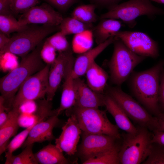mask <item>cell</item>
I'll return each instance as SVG.
<instances>
[{"label":"cell","mask_w":164,"mask_h":164,"mask_svg":"<svg viewBox=\"0 0 164 164\" xmlns=\"http://www.w3.org/2000/svg\"><path fill=\"white\" fill-rule=\"evenodd\" d=\"M73 56L71 50L59 53L49 72L48 87L46 95L47 100L52 101L53 100L64 78L67 64Z\"/></svg>","instance_id":"15"},{"label":"cell","mask_w":164,"mask_h":164,"mask_svg":"<svg viewBox=\"0 0 164 164\" xmlns=\"http://www.w3.org/2000/svg\"><path fill=\"white\" fill-rule=\"evenodd\" d=\"M8 118L0 127V155L6 150L9 141L17 133L19 127L20 109L12 108L9 111Z\"/></svg>","instance_id":"21"},{"label":"cell","mask_w":164,"mask_h":164,"mask_svg":"<svg viewBox=\"0 0 164 164\" xmlns=\"http://www.w3.org/2000/svg\"><path fill=\"white\" fill-rule=\"evenodd\" d=\"M85 74L87 84L89 87L95 92L104 94L108 78L107 73L94 61Z\"/></svg>","instance_id":"22"},{"label":"cell","mask_w":164,"mask_h":164,"mask_svg":"<svg viewBox=\"0 0 164 164\" xmlns=\"http://www.w3.org/2000/svg\"><path fill=\"white\" fill-rule=\"evenodd\" d=\"M97 7L96 5L92 3L80 5L74 9L71 17L84 23L92 24L97 19L95 12Z\"/></svg>","instance_id":"27"},{"label":"cell","mask_w":164,"mask_h":164,"mask_svg":"<svg viewBox=\"0 0 164 164\" xmlns=\"http://www.w3.org/2000/svg\"><path fill=\"white\" fill-rule=\"evenodd\" d=\"M114 36L113 52L108 66L111 82L120 87L128 79L134 68L146 57L135 53L120 38Z\"/></svg>","instance_id":"6"},{"label":"cell","mask_w":164,"mask_h":164,"mask_svg":"<svg viewBox=\"0 0 164 164\" xmlns=\"http://www.w3.org/2000/svg\"><path fill=\"white\" fill-rule=\"evenodd\" d=\"M11 0H0V14H12L10 9V5Z\"/></svg>","instance_id":"40"},{"label":"cell","mask_w":164,"mask_h":164,"mask_svg":"<svg viewBox=\"0 0 164 164\" xmlns=\"http://www.w3.org/2000/svg\"><path fill=\"white\" fill-rule=\"evenodd\" d=\"M120 21L111 18L104 19L92 29L94 37L97 45L104 43L120 31L122 26Z\"/></svg>","instance_id":"24"},{"label":"cell","mask_w":164,"mask_h":164,"mask_svg":"<svg viewBox=\"0 0 164 164\" xmlns=\"http://www.w3.org/2000/svg\"><path fill=\"white\" fill-rule=\"evenodd\" d=\"M114 39V36H111L95 47L79 54L75 59L73 64L72 72L73 78L75 79L85 75L97 56L108 46L113 43Z\"/></svg>","instance_id":"18"},{"label":"cell","mask_w":164,"mask_h":164,"mask_svg":"<svg viewBox=\"0 0 164 164\" xmlns=\"http://www.w3.org/2000/svg\"><path fill=\"white\" fill-rule=\"evenodd\" d=\"M40 164H68L72 163L64 156L63 152L56 145L49 143L34 153Z\"/></svg>","instance_id":"23"},{"label":"cell","mask_w":164,"mask_h":164,"mask_svg":"<svg viewBox=\"0 0 164 164\" xmlns=\"http://www.w3.org/2000/svg\"><path fill=\"white\" fill-rule=\"evenodd\" d=\"M75 59L73 56L70 60L63 78L64 82L59 107L57 109L59 115L64 110L73 107L75 104L76 96L73 70Z\"/></svg>","instance_id":"19"},{"label":"cell","mask_w":164,"mask_h":164,"mask_svg":"<svg viewBox=\"0 0 164 164\" xmlns=\"http://www.w3.org/2000/svg\"><path fill=\"white\" fill-rule=\"evenodd\" d=\"M10 38L0 32V50H2L9 43Z\"/></svg>","instance_id":"42"},{"label":"cell","mask_w":164,"mask_h":164,"mask_svg":"<svg viewBox=\"0 0 164 164\" xmlns=\"http://www.w3.org/2000/svg\"><path fill=\"white\" fill-rule=\"evenodd\" d=\"M33 144L27 145L25 147L19 154L13 155L11 157L5 164H38L33 153Z\"/></svg>","instance_id":"30"},{"label":"cell","mask_w":164,"mask_h":164,"mask_svg":"<svg viewBox=\"0 0 164 164\" xmlns=\"http://www.w3.org/2000/svg\"><path fill=\"white\" fill-rule=\"evenodd\" d=\"M5 111H7L4 104V100L3 97L0 96V127L3 125L6 122L8 118V114H7Z\"/></svg>","instance_id":"39"},{"label":"cell","mask_w":164,"mask_h":164,"mask_svg":"<svg viewBox=\"0 0 164 164\" xmlns=\"http://www.w3.org/2000/svg\"><path fill=\"white\" fill-rule=\"evenodd\" d=\"M58 115L51 116L45 120L37 124L31 129L22 147L24 148L28 145L35 143L51 142L56 138L53 135V128L58 126L61 121Z\"/></svg>","instance_id":"17"},{"label":"cell","mask_w":164,"mask_h":164,"mask_svg":"<svg viewBox=\"0 0 164 164\" xmlns=\"http://www.w3.org/2000/svg\"><path fill=\"white\" fill-rule=\"evenodd\" d=\"M39 3V0H12L10 11L13 15L22 14Z\"/></svg>","instance_id":"32"},{"label":"cell","mask_w":164,"mask_h":164,"mask_svg":"<svg viewBox=\"0 0 164 164\" xmlns=\"http://www.w3.org/2000/svg\"><path fill=\"white\" fill-rule=\"evenodd\" d=\"M104 104L107 111L113 116L119 128L128 133H134L137 132V127L134 125L122 109L106 93Z\"/></svg>","instance_id":"20"},{"label":"cell","mask_w":164,"mask_h":164,"mask_svg":"<svg viewBox=\"0 0 164 164\" xmlns=\"http://www.w3.org/2000/svg\"><path fill=\"white\" fill-rule=\"evenodd\" d=\"M58 30L59 26L28 25L10 38L8 43L0 50V55L9 53L22 58L33 50L47 36Z\"/></svg>","instance_id":"3"},{"label":"cell","mask_w":164,"mask_h":164,"mask_svg":"<svg viewBox=\"0 0 164 164\" xmlns=\"http://www.w3.org/2000/svg\"><path fill=\"white\" fill-rule=\"evenodd\" d=\"M62 15L48 3L34 6L21 14L18 21L22 24H41L58 26L63 19Z\"/></svg>","instance_id":"13"},{"label":"cell","mask_w":164,"mask_h":164,"mask_svg":"<svg viewBox=\"0 0 164 164\" xmlns=\"http://www.w3.org/2000/svg\"><path fill=\"white\" fill-rule=\"evenodd\" d=\"M51 101L45 98L37 100L36 108L35 111L34 120L32 124L16 135L9 143L5 152V157L9 159L13 153L21 147L32 128L38 123L46 118L56 114L55 110H52Z\"/></svg>","instance_id":"12"},{"label":"cell","mask_w":164,"mask_h":164,"mask_svg":"<svg viewBox=\"0 0 164 164\" xmlns=\"http://www.w3.org/2000/svg\"><path fill=\"white\" fill-rule=\"evenodd\" d=\"M153 132L152 143L164 146V131L155 130Z\"/></svg>","instance_id":"38"},{"label":"cell","mask_w":164,"mask_h":164,"mask_svg":"<svg viewBox=\"0 0 164 164\" xmlns=\"http://www.w3.org/2000/svg\"><path fill=\"white\" fill-rule=\"evenodd\" d=\"M93 35L91 30L85 31L75 35L72 43V50L79 54L91 49L93 44Z\"/></svg>","instance_id":"26"},{"label":"cell","mask_w":164,"mask_h":164,"mask_svg":"<svg viewBox=\"0 0 164 164\" xmlns=\"http://www.w3.org/2000/svg\"><path fill=\"white\" fill-rule=\"evenodd\" d=\"M137 128L135 133L122 134L123 140L118 154L120 164L143 163L151 152L153 143L149 130L139 126Z\"/></svg>","instance_id":"4"},{"label":"cell","mask_w":164,"mask_h":164,"mask_svg":"<svg viewBox=\"0 0 164 164\" xmlns=\"http://www.w3.org/2000/svg\"><path fill=\"white\" fill-rule=\"evenodd\" d=\"M92 4L97 6L106 7L108 9L118 4L122 0H90Z\"/></svg>","instance_id":"37"},{"label":"cell","mask_w":164,"mask_h":164,"mask_svg":"<svg viewBox=\"0 0 164 164\" xmlns=\"http://www.w3.org/2000/svg\"><path fill=\"white\" fill-rule=\"evenodd\" d=\"M113 36L120 38L132 51L139 56L156 58L159 56L157 43L147 34L138 31H120Z\"/></svg>","instance_id":"11"},{"label":"cell","mask_w":164,"mask_h":164,"mask_svg":"<svg viewBox=\"0 0 164 164\" xmlns=\"http://www.w3.org/2000/svg\"><path fill=\"white\" fill-rule=\"evenodd\" d=\"M93 27L92 24L84 23L72 17L63 18L59 25L60 31L66 36L92 30Z\"/></svg>","instance_id":"25"},{"label":"cell","mask_w":164,"mask_h":164,"mask_svg":"<svg viewBox=\"0 0 164 164\" xmlns=\"http://www.w3.org/2000/svg\"><path fill=\"white\" fill-rule=\"evenodd\" d=\"M50 65L46 64L43 69L29 77L22 83L15 97L11 109H20L28 102L45 98L48 87Z\"/></svg>","instance_id":"9"},{"label":"cell","mask_w":164,"mask_h":164,"mask_svg":"<svg viewBox=\"0 0 164 164\" xmlns=\"http://www.w3.org/2000/svg\"><path fill=\"white\" fill-rule=\"evenodd\" d=\"M159 104L160 110L164 111V68H163L160 75V83L159 94Z\"/></svg>","instance_id":"36"},{"label":"cell","mask_w":164,"mask_h":164,"mask_svg":"<svg viewBox=\"0 0 164 164\" xmlns=\"http://www.w3.org/2000/svg\"><path fill=\"white\" fill-rule=\"evenodd\" d=\"M66 36L60 31L47 38L46 41L59 53L66 51L71 49Z\"/></svg>","instance_id":"31"},{"label":"cell","mask_w":164,"mask_h":164,"mask_svg":"<svg viewBox=\"0 0 164 164\" xmlns=\"http://www.w3.org/2000/svg\"><path fill=\"white\" fill-rule=\"evenodd\" d=\"M156 117L158 123L156 130L164 131V112H160Z\"/></svg>","instance_id":"41"},{"label":"cell","mask_w":164,"mask_h":164,"mask_svg":"<svg viewBox=\"0 0 164 164\" xmlns=\"http://www.w3.org/2000/svg\"><path fill=\"white\" fill-rule=\"evenodd\" d=\"M28 25L21 23L12 14H0V32L8 37L10 33L21 31Z\"/></svg>","instance_id":"28"},{"label":"cell","mask_w":164,"mask_h":164,"mask_svg":"<svg viewBox=\"0 0 164 164\" xmlns=\"http://www.w3.org/2000/svg\"><path fill=\"white\" fill-rule=\"evenodd\" d=\"M120 146L101 153L83 163V164H120L118 154Z\"/></svg>","instance_id":"29"},{"label":"cell","mask_w":164,"mask_h":164,"mask_svg":"<svg viewBox=\"0 0 164 164\" xmlns=\"http://www.w3.org/2000/svg\"><path fill=\"white\" fill-rule=\"evenodd\" d=\"M74 83L76 96L74 106L95 108L105 106V94L94 91L80 77L75 78Z\"/></svg>","instance_id":"16"},{"label":"cell","mask_w":164,"mask_h":164,"mask_svg":"<svg viewBox=\"0 0 164 164\" xmlns=\"http://www.w3.org/2000/svg\"><path fill=\"white\" fill-rule=\"evenodd\" d=\"M114 136L82 132V140L76 153L83 164L97 155L120 146Z\"/></svg>","instance_id":"10"},{"label":"cell","mask_w":164,"mask_h":164,"mask_svg":"<svg viewBox=\"0 0 164 164\" xmlns=\"http://www.w3.org/2000/svg\"><path fill=\"white\" fill-rule=\"evenodd\" d=\"M105 93L110 96L125 112L129 118L139 126L153 131L157 129L156 116L150 113L131 96L124 92L120 86L107 85Z\"/></svg>","instance_id":"8"},{"label":"cell","mask_w":164,"mask_h":164,"mask_svg":"<svg viewBox=\"0 0 164 164\" xmlns=\"http://www.w3.org/2000/svg\"><path fill=\"white\" fill-rule=\"evenodd\" d=\"M59 11L65 12L78 0H44Z\"/></svg>","instance_id":"35"},{"label":"cell","mask_w":164,"mask_h":164,"mask_svg":"<svg viewBox=\"0 0 164 164\" xmlns=\"http://www.w3.org/2000/svg\"><path fill=\"white\" fill-rule=\"evenodd\" d=\"M66 114L67 115L73 114L75 116L82 132L110 135L119 139L121 138L119 128L110 121L106 111L100 110L99 108L74 106L66 110Z\"/></svg>","instance_id":"5"},{"label":"cell","mask_w":164,"mask_h":164,"mask_svg":"<svg viewBox=\"0 0 164 164\" xmlns=\"http://www.w3.org/2000/svg\"><path fill=\"white\" fill-rule=\"evenodd\" d=\"M151 1H153L157 3L164 4V0H150Z\"/></svg>","instance_id":"43"},{"label":"cell","mask_w":164,"mask_h":164,"mask_svg":"<svg viewBox=\"0 0 164 164\" xmlns=\"http://www.w3.org/2000/svg\"><path fill=\"white\" fill-rule=\"evenodd\" d=\"M142 163L164 164V146L153 143L150 153Z\"/></svg>","instance_id":"33"},{"label":"cell","mask_w":164,"mask_h":164,"mask_svg":"<svg viewBox=\"0 0 164 164\" xmlns=\"http://www.w3.org/2000/svg\"><path fill=\"white\" fill-rule=\"evenodd\" d=\"M67 116L69 118L62 127L59 137L55 139V143L61 151L65 152L69 156H72L77 152L82 131L75 116L73 114Z\"/></svg>","instance_id":"14"},{"label":"cell","mask_w":164,"mask_h":164,"mask_svg":"<svg viewBox=\"0 0 164 164\" xmlns=\"http://www.w3.org/2000/svg\"><path fill=\"white\" fill-rule=\"evenodd\" d=\"M56 51L55 49L45 40L40 52L42 60L46 64H52L56 57Z\"/></svg>","instance_id":"34"},{"label":"cell","mask_w":164,"mask_h":164,"mask_svg":"<svg viewBox=\"0 0 164 164\" xmlns=\"http://www.w3.org/2000/svg\"><path fill=\"white\" fill-rule=\"evenodd\" d=\"M163 14L164 11L154 5L150 0H129L109 9L100 18L120 19L132 28L136 24L135 19L139 16L146 15L152 19L156 15Z\"/></svg>","instance_id":"7"},{"label":"cell","mask_w":164,"mask_h":164,"mask_svg":"<svg viewBox=\"0 0 164 164\" xmlns=\"http://www.w3.org/2000/svg\"><path fill=\"white\" fill-rule=\"evenodd\" d=\"M164 60L140 72H133L128 79L133 96L151 113L156 116L161 112L159 104L160 75Z\"/></svg>","instance_id":"1"},{"label":"cell","mask_w":164,"mask_h":164,"mask_svg":"<svg viewBox=\"0 0 164 164\" xmlns=\"http://www.w3.org/2000/svg\"><path fill=\"white\" fill-rule=\"evenodd\" d=\"M43 42L33 50L21 58L19 65L0 78V92L8 112L15 97L22 83L29 77L46 66L40 55Z\"/></svg>","instance_id":"2"}]
</instances>
